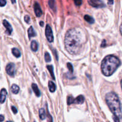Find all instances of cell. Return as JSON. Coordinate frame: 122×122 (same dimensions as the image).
Listing matches in <instances>:
<instances>
[{
	"instance_id": "obj_1",
	"label": "cell",
	"mask_w": 122,
	"mask_h": 122,
	"mask_svg": "<svg viewBox=\"0 0 122 122\" xmlns=\"http://www.w3.org/2000/svg\"><path fill=\"white\" fill-rule=\"evenodd\" d=\"M86 35L81 27H75L67 32L64 44L67 51L72 55H76L82 51L86 42Z\"/></svg>"
},
{
	"instance_id": "obj_2",
	"label": "cell",
	"mask_w": 122,
	"mask_h": 122,
	"mask_svg": "<svg viewBox=\"0 0 122 122\" xmlns=\"http://www.w3.org/2000/svg\"><path fill=\"white\" fill-rule=\"evenodd\" d=\"M121 64L120 60L113 55L107 56L102 60L101 68L102 73L106 76L113 75Z\"/></svg>"
},
{
	"instance_id": "obj_3",
	"label": "cell",
	"mask_w": 122,
	"mask_h": 122,
	"mask_svg": "<svg viewBox=\"0 0 122 122\" xmlns=\"http://www.w3.org/2000/svg\"><path fill=\"white\" fill-rule=\"evenodd\" d=\"M106 101L113 115L121 117L122 114L121 103L118 95L114 92L107 93L106 95Z\"/></svg>"
},
{
	"instance_id": "obj_4",
	"label": "cell",
	"mask_w": 122,
	"mask_h": 122,
	"mask_svg": "<svg viewBox=\"0 0 122 122\" xmlns=\"http://www.w3.org/2000/svg\"><path fill=\"white\" fill-rule=\"evenodd\" d=\"M45 36L46 39L50 42H52L54 41V36L52 34V29L50 27L49 25H46V28H45Z\"/></svg>"
},
{
	"instance_id": "obj_5",
	"label": "cell",
	"mask_w": 122,
	"mask_h": 122,
	"mask_svg": "<svg viewBox=\"0 0 122 122\" xmlns=\"http://www.w3.org/2000/svg\"><path fill=\"white\" fill-rule=\"evenodd\" d=\"M88 3L91 6L96 8H102L106 7V5L103 3L102 1L100 0H89L88 1Z\"/></svg>"
},
{
	"instance_id": "obj_6",
	"label": "cell",
	"mask_w": 122,
	"mask_h": 122,
	"mask_svg": "<svg viewBox=\"0 0 122 122\" xmlns=\"http://www.w3.org/2000/svg\"><path fill=\"white\" fill-rule=\"evenodd\" d=\"M5 70L8 75L11 76H14L15 75V66L12 63H8L6 66Z\"/></svg>"
},
{
	"instance_id": "obj_7",
	"label": "cell",
	"mask_w": 122,
	"mask_h": 122,
	"mask_svg": "<svg viewBox=\"0 0 122 122\" xmlns=\"http://www.w3.org/2000/svg\"><path fill=\"white\" fill-rule=\"evenodd\" d=\"M2 23H3V25L4 26V27L6 28L5 33L7 35H10L11 33V32H13V28H12L10 24L6 20H4L2 21Z\"/></svg>"
},
{
	"instance_id": "obj_8",
	"label": "cell",
	"mask_w": 122,
	"mask_h": 122,
	"mask_svg": "<svg viewBox=\"0 0 122 122\" xmlns=\"http://www.w3.org/2000/svg\"><path fill=\"white\" fill-rule=\"evenodd\" d=\"M33 7H34L35 13L37 17L41 16L42 14V11L41 8L38 2H35L34 5H33Z\"/></svg>"
},
{
	"instance_id": "obj_9",
	"label": "cell",
	"mask_w": 122,
	"mask_h": 122,
	"mask_svg": "<svg viewBox=\"0 0 122 122\" xmlns=\"http://www.w3.org/2000/svg\"><path fill=\"white\" fill-rule=\"evenodd\" d=\"M7 92L6 91L5 89H2L1 91V99H0V101H1V103L2 104L5 102V101L6 97H7Z\"/></svg>"
},
{
	"instance_id": "obj_10",
	"label": "cell",
	"mask_w": 122,
	"mask_h": 122,
	"mask_svg": "<svg viewBox=\"0 0 122 122\" xmlns=\"http://www.w3.org/2000/svg\"><path fill=\"white\" fill-rule=\"evenodd\" d=\"M32 88L33 89V92L35 94V95H36L37 97H40L41 95V92L39 91V88H38V86L36 83H32Z\"/></svg>"
},
{
	"instance_id": "obj_11",
	"label": "cell",
	"mask_w": 122,
	"mask_h": 122,
	"mask_svg": "<svg viewBox=\"0 0 122 122\" xmlns=\"http://www.w3.org/2000/svg\"><path fill=\"white\" fill-rule=\"evenodd\" d=\"M85 101V98L83 95H79V96L77 97L76 98H75V101H74V103L75 104H83V102Z\"/></svg>"
},
{
	"instance_id": "obj_12",
	"label": "cell",
	"mask_w": 122,
	"mask_h": 122,
	"mask_svg": "<svg viewBox=\"0 0 122 122\" xmlns=\"http://www.w3.org/2000/svg\"><path fill=\"white\" fill-rule=\"evenodd\" d=\"M48 87H49V90L51 92H55L56 89V86L55 83H54L52 81H49L48 82Z\"/></svg>"
},
{
	"instance_id": "obj_13",
	"label": "cell",
	"mask_w": 122,
	"mask_h": 122,
	"mask_svg": "<svg viewBox=\"0 0 122 122\" xmlns=\"http://www.w3.org/2000/svg\"><path fill=\"white\" fill-rule=\"evenodd\" d=\"M30 48L32 49V50L33 51H36L38 50V44L36 41H32V42H31V45H30Z\"/></svg>"
},
{
	"instance_id": "obj_14",
	"label": "cell",
	"mask_w": 122,
	"mask_h": 122,
	"mask_svg": "<svg viewBox=\"0 0 122 122\" xmlns=\"http://www.w3.org/2000/svg\"><path fill=\"white\" fill-rule=\"evenodd\" d=\"M36 35V34L35 31V30L33 29V27H32V26H30V27H29V29H28L29 38H32V37L35 36Z\"/></svg>"
},
{
	"instance_id": "obj_15",
	"label": "cell",
	"mask_w": 122,
	"mask_h": 122,
	"mask_svg": "<svg viewBox=\"0 0 122 122\" xmlns=\"http://www.w3.org/2000/svg\"><path fill=\"white\" fill-rule=\"evenodd\" d=\"M39 117L41 120H44L46 117V112L44 108H40L39 110Z\"/></svg>"
},
{
	"instance_id": "obj_16",
	"label": "cell",
	"mask_w": 122,
	"mask_h": 122,
	"mask_svg": "<svg viewBox=\"0 0 122 122\" xmlns=\"http://www.w3.org/2000/svg\"><path fill=\"white\" fill-rule=\"evenodd\" d=\"M19 89H20L19 87L15 84L12 85L11 87V92L14 94H18L19 92Z\"/></svg>"
},
{
	"instance_id": "obj_17",
	"label": "cell",
	"mask_w": 122,
	"mask_h": 122,
	"mask_svg": "<svg viewBox=\"0 0 122 122\" xmlns=\"http://www.w3.org/2000/svg\"><path fill=\"white\" fill-rule=\"evenodd\" d=\"M12 53L16 58H19L21 56V53H20V51L17 48H13L12 49Z\"/></svg>"
},
{
	"instance_id": "obj_18",
	"label": "cell",
	"mask_w": 122,
	"mask_h": 122,
	"mask_svg": "<svg viewBox=\"0 0 122 122\" xmlns=\"http://www.w3.org/2000/svg\"><path fill=\"white\" fill-rule=\"evenodd\" d=\"M84 19L87 21V22H88L89 23H90V24H93L94 22H95V20H94V19H93L92 17H91L90 15H85Z\"/></svg>"
},
{
	"instance_id": "obj_19",
	"label": "cell",
	"mask_w": 122,
	"mask_h": 122,
	"mask_svg": "<svg viewBox=\"0 0 122 122\" xmlns=\"http://www.w3.org/2000/svg\"><path fill=\"white\" fill-rule=\"evenodd\" d=\"M46 68H47L48 70L50 71V74H51V77H52L54 79H55V76H54V71H53V66H52L49 65L46 66Z\"/></svg>"
},
{
	"instance_id": "obj_20",
	"label": "cell",
	"mask_w": 122,
	"mask_h": 122,
	"mask_svg": "<svg viewBox=\"0 0 122 122\" xmlns=\"http://www.w3.org/2000/svg\"><path fill=\"white\" fill-rule=\"evenodd\" d=\"M44 57H45V60L46 62H50L51 61V56H50V54L48 52H45Z\"/></svg>"
},
{
	"instance_id": "obj_21",
	"label": "cell",
	"mask_w": 122,
	"mask_h": 122,
	"mask_svg": "<svg viewBox=\"0 0 122 122\" xmlns=\"http://www.w3.org/2000/svg\"><path fill=\"white\" fill-rule=\"evenodd\" d=\"M49 5H50V8L52 9L53 10L56 11V5H55V1H48Z\"/></svg>"
},
{
	"instance_id": "obj_22",
	"label": "cell",
	"mask_w": 122,
	"mask_h": 122,
	"mask_svg": "<svg viewBox=\"0 0 122 122\" xmlns=\"http://www.w3.org/2000/svg\"><path fill=\"white\" fill-rule=\"evenodd\" d=\"M75 98L72 96H69L67 97V104L70 105L71 104H74Z\"/></svg>"
},
{
	"instance_id": "obj_23",
	"label": "cell",
	"mask_w": 122,
	"mask_h": 122,
	"mask_svg": "<svg viewBox=\"0 0 122 122\" xmlns=\"http://www.w3.org/2000/svg\"><path fill=\"white\" fill-rule=\"evenodd\" d=\"M67 68L68 69H69L70 73H73V67L72 64L70 63H68L67 64Z\"/></svg>"
},
{
	"instance_id": "obj_24",
	"label": "cell",
	"mask_w": 122,
	"mask_h": 122,
	"mask_svg": "<svg viewBox=\"0 0 122 122\" xmlns=\"http://www.w3.org/2000/svg\"><path fill=\"white\" fill-rule=\"evenodd\" d=\"M24 19H25V22H26V23H29L30 22V17L29 16V15H25V18H24Z\"/></svg>"
},
{
	"instance_id": "obj_25",
	"label": "cell",
	"mask_w": 122,
	"mask_h": 122,
	"mask_svg": "<svg viewBox=\"0 0 122 122\" xmlns=\"http://www.w3.org/2000/svg\"><path fill=\"white\" fill-rule=\"evenodd\" d=\"M113 119H114V122H120V120H119V117L116 116L115 115H113Z\"/></svg>"
},
{
	"instance_id": "obj_26",
	"label": "cell",
	"mask_w": 122,
	"mask_h": 122,
	"mask_svg": "<svg viewBox=\"0 0 122 122\" xmlns=\"http://www.w3.org/2000/svg\"><path fill=\"white\" fill-rule=\"evenodd\" d=\"M74 2H75V5H76L79 6V5H81V4H82V1H79V0H77V1H74Z\"/></svg>"
},
{
	"instance_id": "obj_27",
	"label": "cell",
	"mask_w": 122,
	"mask_h": 122,
	"mask_svg": "<svg viewBox=\"0 0 122 122\" xmlns=\"http://www.w3.org/2000/svg\"><path fill=\"white\" fill-rule=\"evenodd\" d=\"M11 110H12V111H13V113H14V114H16V113H17V108H15L14 106H12Z\"/></svg>"
},
{
	"instance_id": "obj_28",
	"label": "cell",
	"mask_w": 122,
	"mask_h": 122,
	"mask_svg": "<svg viewBox=\"0 0 122 122\" xmlns=\"http://www.w3.org/2000/svg\"><path fill=\"white\" fill-rule=\"evenodd\" d=\"M6 3H7V2L5 1H4V0H1L0 1V5H1V7H4L6 4Z\"/></svg>"
},
{
	"instance_id": "obj_29",
	"label": "cell",
	"mask_w": 122,
	"mask_h": 122,
	"mask_svg": "<svg viewBox=\"0 0 122 122\" xmlns=\"http://www.w3.org/2000/svg\"><path fill=\"white\" fill-rule=\"evenodd\" d=\"M106 41L105 40V39H104V40L102 41V44H101V46L103 47V46H106Z\"/></svg>"
},
{
	"instance_id": "obj_30",
	"label": "cell",
	"mask_w": 122,
	"mask_h": 122,
	"mask_svg": "<svg viewBox=\"0 0 122 122\" xmlns=\"http://www.w3.org/2000/svg\"><path fill=\"white\" fill-rule=\"evenodd\" d=\"M0 117H1V122L3 121V120H4V116L2 115V114L0 116Z\"/></svg>"
},
{
	"instance_id": "obj_31",
	"label": "cell",
	"mask_w": 122,
	"mask_h": 122,
	"mask_svg": "<svg viewBox=\"0 0 122 122\" xmlns=\"http://www.w3.org/2000/svg\"><path fill=\"white\" fill-rule=\"evenodd\" d=\"M39 24H40V26H44V22H43V21H40V22H39Z\"/></svg>"
},
{
	"instance_id": "obj_32",
	"label": "cell",
	"mask_w": 122,
	"mask_h": 122,
	"mask_svg": "<svg viewBox=\"0 0 122 122\" xmlns=\"http://www.w3.org/2000/svg\"><path fill=\"white\" fill-rule=\"evenodd\" d=\"M120 33H121V34L122 35V24L120 27Z\"/></svg>"
},
{
	"instance_id": "obj_33",
	"label": "cell",
	"mask_w": 122,
	"mask_h": 122,
	"mask_svg": "<svg viewBox=\"0 0 122 122\" xmlns=\"http://www.w3.org/2000/svg\"><path fill=\"white\" fill-rule=\"evenodd\" d=\"M108 3L109 4H112L113 3V1H108Z\"/></svg>"
},
{
	"instance_id": "obj_34",
	"label": "cell",
	"mask_w": 122,
	"mask_h": 122,
	"mask_svg": "<svg viewBox=\"0 0 122 122\" xmlns=\"http://www.w3.org/2000/svg\"><path fill=\"white\" fill-rule=\"evenodd\" d=\"M120 85H121V87H122V79L120 81Z\"/></svg>"
},
{
	"instance_id": "obj_35",
	"label": "cell",
	"mask_w": 122,
	"mask_h": 122,
	"mask_svg": "<svg viewBox=\"0 0 122 122\" xmlns=\"http://www.w3.org/2000/svg\"><path fill=\"white\" fill-rule=\"evenodd\" d=\"M9 122V121H7V122Z\"/></svg>"
},
{
	"instance_id": "obj_36",
	"label": "cell",
	"mask_w": 122,
	"mask_h": 122,
	"mask_svg": "<svg viewBox=\"0 0 122 122\" xmlns=\"http://www.w3.org/2000/svg\"></svg>"
}]
</instances>
